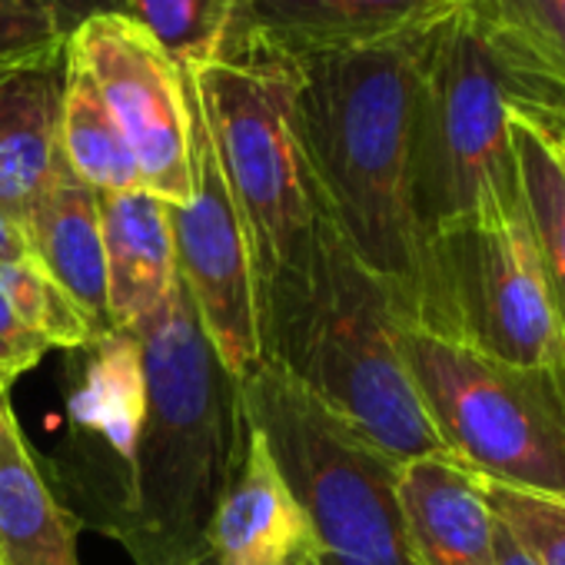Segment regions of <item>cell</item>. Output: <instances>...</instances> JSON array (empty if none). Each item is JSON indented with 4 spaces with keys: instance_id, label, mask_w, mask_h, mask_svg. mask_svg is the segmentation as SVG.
I'll use <instances>...</instances> for the list:
<instances>
[{
    "instance_id": "29",
    "label": "cell",
    "mask_w": 565,
    "mask_h": 565,
    "mask_svg": "<svg viewBox=\"0 0 565 565\" xmlns=\"http://www.w3.org/2000/svg\"><path fill=\"white\" fill-rule=\"evenodd\" d=\"M28 256V243L21 226L0 213V263H11V259H24Z\"/></svg>"
},
{
    "instance_id": "15",
    "label": "cell",
    "mask_w": 565,
    "mask_h": 565,
    "mask_svg": "<svg viewBox=\"0 0 565 565\" xmlns=\"http://www.w3.org/2000/svg\"><path fill=\"white\" fill-rule=\"evenodd\" d=\"M313 542L303 509L282 482L259 433L246 426L243 459L220 499L210 548L220 565H282Z\"/></svg>"
},
{
    "instance_id": "25",
    "label": "cell",
    "mask_w": 565,
    "mask_h": 565,
    "mask_svg": "<svg viewBox=\"0 0 565 565\" xmlns=\"http://www.w3.org/2000/svg\"><path fill=\"white\" fill-rule=\"evenodd\" d=\"M489 502L499 522H505L539 555L542 565H565V505L499 486H489Z\"/></svg>"
},
{
    "instance_id": "6",
    "label": "cell",
    "mask_w": 565,
    "mask_h": 565,
    "mask_svg": "<svg viewBox=\"0 0 565 565\" xmlns=\"http://www.w3.org/2000/svg\"><path fill=\"white\" fill-rule=\"evenodd\" d=\"M399 353L449 456L489 486L565 505V373L399 323Z\"/></svg>"
},
{
    "instance_id": "22",
    "label": "cell",
    "mask_w": 565,
    "mask_h": 565,
    "mask_svg": "<svg viewBox=\"0 0 565 565\" xmlns=\"http://www.w3.org/2000/svg\"><path fill=\"white\" fill-rule=\"evenodd\" d=\"M0 290L11 300L18 320L51 350H87L100 337L87 313L34 256L0 263Z\"/></svg>"
},
{
    "instance_id": "1",
    "label": "cell",
    "mask_w": 565,
    "mask_h": 565,
    "mask_svg": "<svg viewBox=\"0 0 565 565\" xmlns=\"http://www.w3.org/2000/svg\"><path fill=\"white\" fill-rule=\"evenodd\" d=\"M419 41L290 61L297 127L323 210L350 253L386 282L399 323H416L426 276L413 213Z\"/></svg>"
},
{
    "instance_id": "17",
    "label": "cell",
    "mask_w": 565,
    "mask_h": 565,
    "mask_svg": "<svg viewBox=\"0 0 565 565\" xmlns=\"http://www.w3.org/2000/svg\"><path fill=\"white\" fill-rule=\"evenodd\" d=\"M77 529L0 393V565H81Z\"/></svg>"
},
{
    "instance_id": "20",
    "label": "cell",
    "mask_w": 565,
    "mask_h": 565,
    "mask_svg": "<svg viewBox=\"0 0 565 565\" xmlns=\"http://www.w3.org/2000/svg\"><path fill=\"white\" fill-rule=\"evenodd\" d=\"M57 150H61V163L97 196L140 190V173L117 120L110 117L87 71L67 57V47H64V97H61V120H57Z\"/></svg>"
},
{
    "instance_id": "10",
    "label": "cell",
    "mask_w": 565,
    "mask_h": 565,
    "mask_svg": "<svg viewBox=\"0 0 565 565\" xmlns=\"http://www.w3.org/2000/svg\"><path fill=\"white\" fill-rule=\"evenodd\" d=\"M77 61L117 120L140 186L170 206L186 203L190 170V90L183 67L127 14H104L67 38Z\"/></svg>"
},
{
    "instance_id": "3",
    "label": "cell",
    "mask_w": 565,
    "mask_h": 565,
    "mask_svg": "<svg viewBox=\"0 0 565 565\" xmlns=\"http://www.w3.org/2000/svg\"><path fill=\"white\" fill-rule=\"evenodd\" d=\"M256 313L263 363L330 416L399 466L446 452L399 353L396 300L333 223L310 279L263 300Z\"/></svg>"
},
{
    "instance_id": "5",
    "label": "cell",
    "mask_w": 565,
    "mask_h": 565,
    "mask_svg": "<svg viewBox=\"0 0 565 565\" xmlns=\"http://www.w3.org/2000/svg\"><path fill=\"white\" fill-rule=\"evenodd\" d=\"M183 74L246 230L259 307L303 287L330 230L297 127L294 64L226 41Z\"/></svg>"
},
{
    "instance_id": "11",
    "label": "cell",
    "mask_w": 565,
    "mask_h": 565,
    "mask_svg": "<svg viewBox=\"0 0 565 565\" xmlns=\"http://www.w3.org/2000/svg\"><path fill=\"white\" fill-rule=\"evenodd\" d=\"M466 0H243L230 41L279 61L413 44Z\"/></svg>"
},
{
    "instance_id": "8",
    "label": "cell",
    "mask_w": 565,
    "mask_h": 565,
    "mask_svg": "<svg viewBox=\"0 0 565 565\" xmlns=\"http://www.w3.org/2000/svg\"><path fill=\"white\" fill-rule=\"evenodd\" d=\"M499 363L565 373V337L552 310L529 216H482L426 239L416 323Z\"/></svg>"
},
{
    "instance_id": "23",
    "label": "cell",
    "mask_w": 565,
    "mask_h": 565,
    "mask_svg": "<svg viewBox=\"0 0 565 565\" xmlns=\"http://www.w3.org/2000/svg\"><path fill=\"white\" fill-rule=\"evenodd\" d=\"M239 4L243 0H130L127 18L186 67L230 41Z\"/></svg>"
},
{
    "instance_id": "24",
    "label": "cell",
    "mask_w": 565,
    "mask_h": 565,
    "mask_svg": "<svg viewBox=\"0 0 565 565\" xmlns=\"http://www.w3.org/2000/svg\"><path fill=\"white\" fill-rule=\"evenodd\" d=\"M67 38L61 21L38 0H0V77L61 57Z\"/></svg>"
},
{
    "instance_id": "7",
    "label": "cell",
    "mask_w": 565,
    "mask_h": 565,
    "mask_svg": "<svg viewBox=\"0 0 565 565\" xmlns=\"http://www.w3.org/2000/svg\"><path fill=\"white\" fill-rule=\"evenodd\" d=\"M243 416L303 509L320 565H413L396 459L266 363L243 380Z\"/></svg>"
},
{
    "instance_id": "18",
    "label": "cell",
    "mask_w": 565,
    "mask_h": 565,
    "mask_svg": "<svg viewBox=\"0 0 565 565\" xmlns=\"http://www.w3.org/2000/svg\"><path fill=\"white\" fill-rule=\"evenodd\" d=\"M509 127L542 279L565 337V147L542 120L519 107L512 110Z\"/></svg>"
},
{
    "instance_id": "13",
    "label": "cell",
    "mask_w": 565,
    "mask_h": 565,
    "mask_svg": "<svg viewBox=\"0 0 565 565\" xmlns=\"http://www.w3.org/2000/svg\"><path fill=\"white\" fill-rule=\"evenodd\" d=\"M100 230L107 256V310L114 330L134 333L173 290L177 243L170 203L140 190L107 193Z\"/></svg>"
},
{
    "instance_id": "30",
    "label": "cell",
    "mask_w": 565,
    "mask_h": 565,
    "mask_svg": "<svg viewBox=\"0 0 565 565\" xmlns=\"http://www.w3.org/2000/svg\"><path fill=\"white\" fill-rule=\"evenodd\" d=\"M282 565H320V558H317V548H313V542H307V545H300L287 562Z\"/></svg>"
},
{
    "instance_id": "27",
    "label": "cell",
    "mask_w": 565,
    "mask_h": 565,
    "mask_svg": "<svg viewBox=\"0 0 565 565\" xmlns=\"http://www.w3.org/2000/svg\"><path fill=\"white\" fill-rule=\"evenodd\" d=\"M41 8H47L67 34H74L81 24L104 18V14H127L130 0H38Z\"/></svg>"
},
{
    "instance_id": "9",
    "label": "cell",
    "mask_w": 565,
    "mask_h": 565,
    "mask_svg": "<svg viewBox=\"0 0 565 565\" xmlns=\"http://www.w3.org/2000/svg\"><path fill=\"white\" fill-rule=\"evenodd\" d=\"M190 90V170L193 190L186 203L170 206L177 276L200 317L206 340L233 380H249L263 366L256 282L246 230L226 190L213 137L200 100Z\"/></svg>"
},
{
    "instance_id": "19",
    "label": "cell",
    "mask_w": 565,
    "mask_h": 565,
    "mask_svg": "<svg viewBox=\"0 0 565 565\" xmlns=\"http://www.w3.org/2000/svg\"><path fill=\"white\" fill-rule=\"evenodd\" d=\"M87 350L90 363L84 383L71 396V416L81 429L104 436L107 446L130 462L147 413L140 340L127 330H114L97 337Z\"/></svg>"
},
{
    "instance_id": "2",
    "label": "cell",
    "mask_w": 565,
    "mask_h": 565,
    "mask_svg": "<svg viewBox=\"0 0 565 565\" xmlns=\"http://www.w3.org/2000/svg\"><path fill=\"white\" fill-rule=\"evenodd\" d=\"M134 337L147 413L114 535L137 565H203L213 558V515L246 446L243 383L220 363L180 276Z\"/></svg>"
},
{
    "instance_id": "21",
    "label": "cell",
    "mask_w": 565,
    "mask_h": 565,
    "mask_svg": "<svg viewBox=\"0 0 565 565\" xmlns=\"http://www.w3.org/2000/svg\"><path fill=\"white\" fill-rule=\"evenodd\" d=\"M492 41L565 97V0H466Z\"/></svg>"
},
{
    "instance_id": "31",
    "label": "cell",
    "mask_w": 565,
    "mask_h": 565,
    "mask_svg": "<svg viewBox=\"0 0 565 565\" xmlns=\"http://www.w3.org/2000/svg\"><path fill=\"white\" fill-rule=\"evenodd\" d=\"M552 134H555V137H558V143H562V147H565V124H562V127H558V130H552Z\"/></svg>"
},
{
    "instance_id": "26",
    "label": "cell",
    "mask_w": 565,
    "mask_h": 565,
    "mask_svg": "<svg viewBox=\"0 0 565 565\" xmlns=\"http://www.w3.org/2000/svg\"><path fill=\"white\" fill-rule=\"evenodd\" d=\"M47 350L51 347L18 320L11 300L0 290V393H8L28 370H34Z\"/></svg>"
},
{
    "instance_id": "14",
    "label": "cell",
    "mask_w": 565,
    "mask_h": 565,
    "mask_svg": "<svg viewBox=\"0 0 565 565\" xmlns=\"http://www.w3.org/2000/svg\"><path fill=\"white\" fill-rule=\"evenodd\" d=\"M18 226L24 233L28 256H34L71 294L94 330L100 337L114 333L107 310V256L97 193L61 163L51 186L38 196Z\"/></svg>"
},
{
    "instance_id": "4",
    "label": "cell",
    "mask_w": 565,
    "mask_h": 565,
    "mask_svg": "<svg viewBox=\"0 0 565 565\" xmlns=\"http://www.w3.org/2000/svg\"><path fill=\"white\" fill-rule=\"evenodd\" d=\"M548 130L565 97L525 74L462 4L419 41L413 110V213L423 239L482 216L525 210L512 110Z\"/></svg>"
},
{
    "instance_id": "12",
    "label": "cell",
    "mask_w": 565,
    "mask_h": 565,
    "mask_svg": "<svg viewBox=\"0 0 565 565\" xmlns=\"http://www.w3.org/2000/svg\"><path fill=\"white\" fill-rule=\"evenodd\" d=\"M413 565H499L489 482L456 456H423L396 479Z\"/></svg>"
},
{
    "instance_id": "28",
    "label": "cell",
    "mask_w": 565,
    "mask_h": 565,
    "mask_svg": "<svg viewBox=\"0 0 565 565\" xmlns=\"http://www.w3.org/2000/svg\"><path fill=\"white\" fill-rule=\"evenodd\" d=\"M495 558H499V565H542L539 555L505 522H499V515H495Z\"/></svg>"
},
{
    "instance_id": "16",
    "label": "cell",
    "mask_w": 565,
    "mask_h": 565,
    "mask_svg": "<svg viewBox=\"0 0 565 565\" xmlns=\"http://www.w3.org/2000/svg\"><path fill=\"white\" fill-rule=\"evenodd\" d=\"M61 97L64 54L0 77V213L14 223L24 220L61 170Z\"/></svg>"
}]
</instances>
